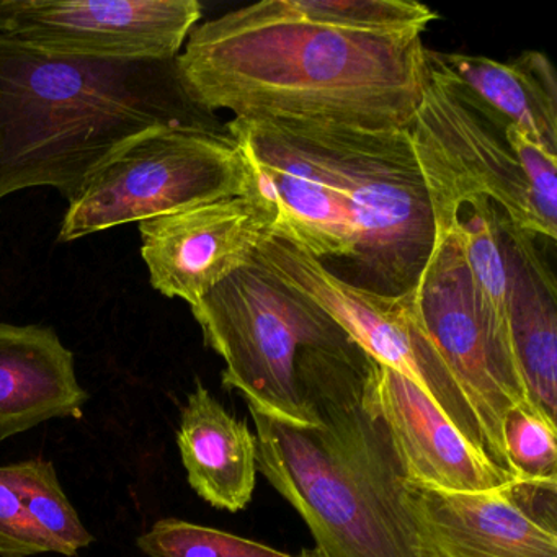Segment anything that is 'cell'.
I'll return each instance as SVG.
<instances>
[{"instance_id": "1", "label": "cell", "mask_w": 557, "mask_h": 557, "mask_svg": "<svg viewBox=\"0 0 557 557\" xmlns=\"http://www.w3.org/2000/svg\"><path fill=\"white\" fill-rule=\"evenodd\" d=\"M422 35L309 24L263 0L195 27L175 66L185 96L208 115L406 128L425 86Z\"/></svg>"}, {"instance_id": "2", "label": "cell", "mask_w": 557, "mask_h": 557, "mask_svg": "<svg viewBox=\"0 0 557 557\" xmlns=\"http://www.w3.org/2000/svg\"><path fill=\"white\" fill-rule=\"evenodd\" d=\"M370 368L350 338L302 348L296 371L311 423L250 409L257 471L301 515L315 557H440L371 396Z\"/></svg>"}, {"instance_id": "3", "label": "cell", "mask_w": 557, "mask_h": 557, "mask_svg": "<svg viewBox=\"0 0 557 557\" xmlns=\"http://www.w3.org/2000/svg\"><path fill=\"white\" fill-rule=\"evenodd\" d=\"M208 116L182 90L175 60L67 57L0 34V200L35 187L74 200L133 139L214 128Z\"/></svg>"}, {"instance_id": "4", "label": "cell", "mask_w": 557, "mask_h": 557, "mask_svg": "<svg viewBox=\"0 0 557 557\" xmlns=\"http://www.w3.org/2000/svg\"><path fill=\"white\" fill-rule=\"evenodd\" d=\"M190 308L205 344L226 364L224 387L263 416L311 423L299 394V354L348 338L321 306L276 278L256 256Z\"/></svg>"}, {"instance_id": "5", "label": "cell", "mask_w": 557, "mask_h": 557, "mask_svg": "<svg viewBox=\"0 0 557 557\" xmlns=\"http://www.w3.org/2000/svg\"><path fill=\"white\" fill-rule=\"evenodd\" d=\"M318 123L337 174L358 288L409 293L436 240L435 214L409 133Z\"/></svg>"}, {"instance_id": "6", "label": "cell", "mask_w": 557, "mask_h": 557, "mask_svg": "<svg viewBox=\"0 0 557 557\" xmlns=\"http://www.w3.org/2000/svg\"><path fill=\"white\" fill-rule=\"evenodd\" d=\"M252 191V171L230 133L152 129L120 149L70 201L60 243Z\"/></svg>"}, {"instance_id": "7", "label": "cell", "mask_w": 557, "mask_h": 557, "mask_svg": "<svg viewBox=\"0 0 557 557\" xmlns=\"http://www.w3.org/2000/svg\"><path fill=\"white\" fill-rule=\"evenodd\" d=\"M507 126L426 58L422 99L406 129L436 227L451 224L471 201L487 198L515 231L556 240L534 207L527 175L508 143Z\"/></svg>"}, {"instance_id": "8", "label": "cell", "mask_w": 557, "mask_h": 557, "mask_svg": "<svg viewBox=\"0 0 557 557\" xmlns=\"http://www.w3.org/2000/svg\"><path fill=\"white\" fill-rule=\"evenodd\" d=\"M410 295L423 331L478 417L488 458L508 471L502 420L508 409L530 400L513 342L495 329L479 301L459 216L436 227L432 256Z\"/></svg>"}, {"instance_id": "9", "label": "cell", "mask_w": 557, "mask_h": 557, "mask_svg": "<svg viewBox=\"0 0 557 557\" xmlns=\"http://www.w3.org/2000/svg\"><path fill=\"white\" fill-rule=\"evenodd\" d=\"M257 259L289 288L321 306L368 357L417 384L487 455L478 417L417 319L410 292L386 296L358 288L322 260L275 237L263 243Z\"/></svg>"}, {"instance_id": "10", "label": "cell", "mask_w": 557, "mask_h": 557, "mask_svg": "<svg viewBox=\"0 0 557 557\" xmlns=\"http://www.w3.org/2000/svg\"><path fill=\"white\" fill-rule=\"evenodd\" d=\"M201 12L197 0H17L0 34L67 57L169 61Z\"/></svg>"}, {"instance_id": "11", "label": "cell", "mask_w": 557, "mask_h": 557, "mask_svg": "<svg viewBox=\"0 0 557 557\" xmlns=\"http://www.w3.org/2000/svg\"><path fill=\"white\" fill-rule=\"evenodd\" d=\"M272 208L250 191L139 223L152 288L197 305L214 286L252 262L272 237Z\"/></svg>"}, {"instance_id": "12", "label": "cell", "mask_w": 557, "mask_h": 557, "mask_svg": "<svg viewBox=\"0 0 557 557\" xmlns=\"http://www.w3.org/2000/svg\"><path fill=\"white\" fill-rule=\"evenodd\" d=\"M370 389L407 481L446 492L504 487L515 475L472 445L412 381L371 358Z\"/></svg>"}, {"instance_id": "13", "label": "cell", "mask_w": 557, "mask_h": 557, "mask_svg": "<svg viewBox=\"0 0 557 557\" xmlns=\"http://www.w3.org/2000/svg\"><path fill=\"white\" fill-rule=\"evenodd\" d=\"M409 494L440 557H557V534L524 517L505 485L446 492L409 482Z\"/></svg>"}, {"instance_id": "14", "label": "cell", "mask_w": 557, "mask_h": 557, "mask_svg": "<svg viewBox=\"0 0 557 557\" xmlns=\"http://www.w3.org/2000/svg\"><path fill=\"white\" fill-rule=\"evenodd\" d=\"M87 399L73 351L53 329L0 322V442L83 416Z\"/></svg>"}, {"instance_id": "15", "label": "cell", "mask_w": 557, "mask_h": 557, "mask_svg": "<svg viewBox=\"0 0 557 557\" xmlns=\"http://www.w3.org/2000/svg\"><path fill=\"white\" fill-rule=\"evenodd\" d=\"M533 239L502 220L511 337L521 377L531 406L557 425L556 282Z\"/></svg>"}, {"instance_id": "16", "label": "cell", "mask_w": 557, "mask_h": 557, "mask_svg": "<svg viewBox=\"0 0 557 557\" xmlns=\"http://www.w3.org/2000/svg\"><path fill=\"white\" fill-rule=\"evenodd\" d=\"M178 451L188 484L213 507L240 511L257 482L256 435L197 381L182 410Z\"/></svg>"}, {"instance_id": "17", "label": "cell", "mask_w": 557, "mask_h": 557, "mask_svg": "<svg viewBox=\"0 0 557 557\" xmlns=\"http://www.w3.org/2000/svg\"><path fill=\"white\" fill-rule=\"evenodd\" d=\"M426 58L508 125L557 154V83L546 54L524 51L510 63L432 50H426Z\"/></svg>"}, {"instance_id": "18", "label": "cell", "mask_w": 557, "mask_h": 557, "mask_svg": "<svg viewBox=\"0 0 557 557\" xmlns=\"http://www.w3.org/2000/svg\"><path fill=\"white\" fill-rule=\"evenodd\" d=\"M21 495L25 515L48 553L74 557L94 543V536L64 494L53 462L34 458L5 466Z\"/></svg>"}, {"instance_id": "19", "label": "cell", "mask_w": 557, "mask_h": 557, "mask_svg": "<svg viewBox=\"0 0 557 557\" xmlns=\"http://www.w3.org/2000/svg\"><path fill=\"white\" fill-rule=\"evenodd\" d=\"M275 14L364 34L425 32L438 14L413 0H265Z\"/></svg>"}, {"instance_id": "20", "label": "cell", "mask_w": 557, "mask_h": 557, "mask_svg": "<svg viewBox=\"0 0 557 557\" xmlns=\"http://www.w3.org/2000/svg\"><path fill=\"white\" fill-rule=\"evenodd\" d=\"M136 544L148 557H292L267 544L178 518L156 521Z\"/></svg>"}, {"instance_id": "21", "label": "cell", "mask_w": 557, "mask_h": 557, "mask_svg": "<svg viewBox=\"0 0 557 557\" xmlns=\"http://www.w3.org/2000/svg\"><path fill=\"white\" fill-rule=\"evenodd\" d=\"M508 471L527 481H557L556 423L531 404L513 406L502 420Z\"/></svg>"}, {"instance_id": "22", "label": "cell", "mask_w": 557, "mask_h": 557, "mask_svg": "<svg viewBox=\"0 0 557 557\" xmlns=\"http://www.w3.org/2000/svg\"><path fill=\"white\" fill-rule=\"evenodd\" d=\"M505 133L527 175L541 220L557 236V154L537 145L517 126L508 125Z\"/></svg>"}, {"instance_id": "23", "label": "cell", "mask_w": 557, "mask_h": 557, "mask_svg": "<svg viewBox=\"0 0 557 557\" xmlns=\"http://www.w3.org/2000/svg\"><path fill=\"white\" fill-rule=\"evenodd\" d=\"M44 553H48L47 544L32 528L8 469L0 466V557H30Z\"/></svg>"}, {"instance_id": "24", "label": "cell", "mask_w": 557, "mask_h": 557, "mask_svg": "<svg viewBox=\"0 0 557 557\" xmlns=\"http://www.w3.org/2000/svg\"><path fill=\"white\" fill-rule=\"evenodd\" d=\"M505 488L524 517L549 533L557 534V481L515 478Z\"/></svg>"}, {"instance_id": "25", "label": "cell", "mask_w": 557, "mask_h": 557, "mask_svg": "<svg viewBox=\"0 0 557 557\" xmlns=\"http://www.w3.org/2000/svg\"><path fill=\"white\" fill-rule=\"evenodd\" d=\"M17 0H0V30L5 27L9 18L14 14Z\"/></svg>"}, {"instance_id": "26", "label": "cell", "mask_w": 557, "mask_h": 557, "mask_svg": "<svg viewBox=\"0 0 557 557\" xmlns=\"http://www.w3.org/2000/svg\"><path fill=\"white\" fill-rule=\"evenodd\" d=\"M292 557H315L314 553L312 550H305V553L301 554V556H292Z\"/></svg>"}]
</instances>
